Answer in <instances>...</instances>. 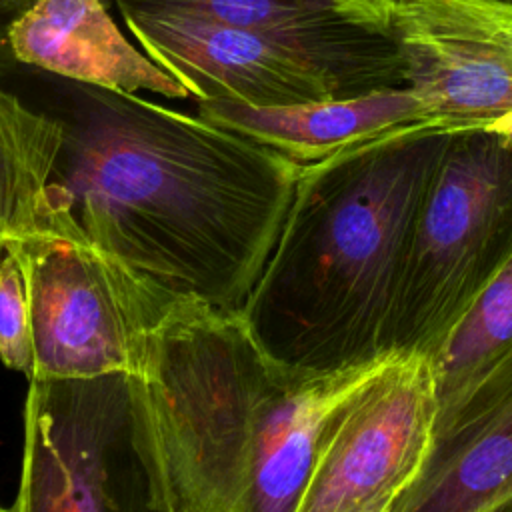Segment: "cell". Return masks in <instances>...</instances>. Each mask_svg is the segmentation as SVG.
<instances>
[{"label":"cell","mask_w":512,"mask_h":512,"mask_svg":"<svg viewBox=\"0 0 512 512\" xmlns=\"http://www.w3.org/2000/svg\"><path fill=\"white\" fill-rule=\"evenodd\" d=\"M60 118L44 218L70 222L168 298L240 312L302 164L198 114L92 84L72 82Z\"/></svg>","instance_id":"obj_1"},{"label":"cell","mask_w":512,"mask_h":512,"mask_svg":"<svg viewBox=\"0 0 512 512\" xmlns=\"http://www.w3.org/2000/svg\"><path fill=\"white\" fill-rule=\"evenodd\" d=\"M452 130L390 128L300 166L276 244L240 310L292 374H328L390 354L410 234Z\"/></svg>","instance_id":"obj_2"},{"label":"cell","mask_w":512,"mask_h":512,"mask_svg":"<svg viewBox=\"0 0 512 512\" xmlns=\"http://www.w3.org/2000/svg\"><path fill=\"white\" fill-rule=\"evenodd\" d=\"M294 376L242 312L172 298L130 372L154 512H246L266 412Z\"/></svg>","instance_id":"obj_3"},{"label":"cell","mask_w":512,"mask_h":512,"mask_svg":"<svg viewBox=\"0 0 512 512\" xmlns=\"http://www.w3.org/2000/svg\"><path fill=\"white\" fill-rule=\"evenodd\" d=\"M510 258L512 138L452 130L406 248L390 350L434 356Z\"/></svg>","instance_id":"obj_4"},{"label":"cell","mask_w":512,"mask_h":512,"mask_svg":"<svg viewBox=\"0 0 512 512\" xmlns=\"http://www.w3.org/2000/svg\"><path fill=\"white\" fill-rule=\"evenodd\" d=\"M6 248L26 276L32 378L136 370L146 334L172 298L58 216Z\"/></svg>","instance_id":"obj_5"},{"label":"cell","mask_w":512,"mask_h":512,"mask_svg":"<svg viewBox=\"0 0 512 512\" xmlns=\"http://www.w3.org/2000/svg\"><path fill=\"white\" fill-rule=\"evenodd\" d=\"M10 510L154 512L130 372L30 378Z\"/></svg>","instance_id":"obj_6"},{"label":"cell","mask_w":512,"mask_h":512,"mask_svg":"<svg viewBox=\"0 0 512 512\" xmlns=\"http://www.w3.org/2000/svg\"><path fill=\"white\" fill-rule=\"evenodd\" d=\"M436 422L430 358L392 354L336 416L298 512H396L428 466Z\"/></svg>","instance_id":"obj_7"},{"label":"cell","mask_w":512,"mask_h":512,"mask_svg":"<svg viewBox=\"0 0 512 512\" xmlns=\"http://www.w3.org/2000/svg\"><path fill=\"white\" fill-rule=\"evenodd\" d=\"M406 88L432 124L484 128L512 110V2L396 0Z\"/></svg>","instance_id":"obj_8"},{"label":"cell","mask_w":512,"mask_h":512,"mask_svg":"<svg viewBox=\"0 0 512 512\" xmlns=\"http://www.w3.org/2000/svg\"><path fill=\"white\" fill-rule=\"evenodd\" d=\"M118 2L186 12L258 32L300 58L324 82L332 98L406 86L392 14L344 0Z\"/></svg>","instance_id":"obj_9"},{"label":"cell","mask_w":512,"mask_h":512,"mask_svg":"<svg viewBox=\"0 0 512 512\" xmlns=\"http://www.w3.org/2000/svg\"><path fill=\"white\" fill-rule=\"evenodd\" d=\"M118 8L138 46L196 100L290 106L332 98L300 58L258 32L176 10Z\"/></svg>","instance_id":"obj_10"},{"label":"cell","mask_w":512,"mask_h":512,"mask_svg":"<svg viewBox=\"0 0 512 512\" xmlns=\"http://www.w3.org/2000/svg\"><path fill=\"white\" fill-rule=\"evenodd\" d=\"M396 512H512V356L438 422L428 466Z\"/></svg>","instance_id":"obj_11"},{"label":"cell","mask_w":512,"mask_h":512,"mask_svg":"<svg viewBox=\"0 0 512 512\" xmlns=\"http://www.w3.org/2000/svg\"><path fill=\"white\" fill-rule=\"evenodd\" d=\"M8 50L14 60L70 82L192 98L178 78L120 32L104 0H36L10 26Z\"/></svg>","instance_id":"obj_12"},{"label":"cell","mask_w":512,"mask_h":512,"mask_svg":"<svg viewBox=\"0 0 512 512\" xmlns=\"http://www.w3.org/2000/svg\"><path fill=\"white\" fill-rule=\"evenodd\" d=\"M196 114L254 138L306 164L396 126L430 122L416 94L402 88L290 106H252L238 100H196Z\"/></svg>","instance_id":"obj_13"},{"label":"cell","mask_w":512,"mask_h":512,"mask_svg":"<svg viewBox=\"0 0 512 512\" xmlns=\"http://www.w3.org/2000/svg\"><path fill=\"white\" fill-rule=\"evenodd\" d=\"M390 356L328 374H296L288 382L266 412L258 436L246 512H298L336 416Z\"/></svg>","instance_id":"obj_14"},{"label":"cell","mask_w":512,"mask_h":512,"mask_svg":"<svg viewBox=\"0 0 512 512\" xmlns=\"http://www.w3.org/2000/svg\"><path fill=\"white\" fill-rule=\"evenodd\" d=\"M64 122L0 88V250L42 226Z\"/></svg>","instance_id":"obj_15"},{"label":"cell","mask_w":512,"mask_h":512,"mask_svg":"<svg viewBox=\"0 0 512 512\" xmlns=\"http://www.w3.org/2000/svg\"><path fill=\"white\" fill-rule=\"evenodd\" d=\"M510 356L512 258L484 286L436 354L430 356L436 378L438 422Z\"/></svg>","instance_id":"obj_16"},{"label":"cell","mask_w":512,"mask_h":512,"mask_svg":"<svg viewBox=\"0 0 512 512\" xmlns=\"http://www.w3.org/2000/svg\"><path fill=\"white\" fill-rule=\"evenodd\" d=\"M0 360L28 380L34 374L28 286L22 264L10 248L0 250Z\"/></svg>","instance_id":"obj_17"},{"label":"cell","mask_w":512,"mask_h":512,"mask_svg":"<svg viewBox=\"0 0 512 512\" xmlns=\"http://www.w3.org/2000/svg\"><path fill=\"white\" fill-rule=\"evenodd\" d=\"M36 0H0V56L8 50V32L14 20L24 14Z\"/></svg>","instance_id":"obj_18"},{"label":"cell","mask_w":512,"mask_h":512,"mask_svg":"<svg viewBox=\"0 0 512 512\" xmlns=\"http://www.w3.org/2000/svg\"><path fill=\"white\" fill-rule=\"evenodd\" d=\"M344 2L368 8V10H374V12H382V14H392L394 4H396V0H344Z\"/></svg>","instance_id":"obj_19"},{"label":"cell","mask_w":512,"mask_h":512,"mask_svg":"<svg viewBox=\"0 0 512 512\" xmlns=\"http://www.w3.org/2000/svg\"><path fill=\"white\" fill-rule=\"evenodd\" d=\"M484 128L498 130V132H502V134H506V136L512 138V110H508L506 114H502L500 118H496L494 122H490V124L484 126Z\"/></svg>","instance_id":"obj_20"},{"label":"cell","mask_w":512,"mask_h":512,"mask_svg":"<svg viewBox=\"0 0 512 512\" xmlns=\"http://www.w3.org/2000/svg\"><path fill=\"white\" fill-rule=\"evenodd\" d=\"M104 2H106V4H108V2H118V0H104Z\"/></svg>","instance_id":"obj_21"},{"label":"cell","mask_w":512,"mask_h":512,"mask_svg":"<svg viewBox=\"0 0 512 512\" xmlns=\"http://www.w3.org/2000/svg\"><path fill=\"white\" fill-rule=\"evenodd\" d=\"M0 512H4V508H2V506H0Z\"/></svg>","instance_id":"obj_22"},{"label":"cell","mask_w":512,"mask_h":512,"mask_svg":"<svg viewBox=\"0 0 512 512\" xmlns=\"http://www.w3.org/2000/svg\"><path fill=\"white\" fill-rule=\"evenodd\" d=\"M506 2H512V0H506Z\"/></svg>","instance_id":"obj_23"}]
</instances>
